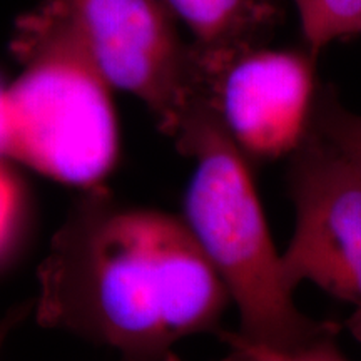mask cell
<instances>
[{
    "label": "cell",
    "mask_w": 361,
    "mask_h": 361,
    "mask_svg": "<svg viewBox=\"0 0 361 361\" xmlns=\"http://www.w3.org/2000/svg\"><path fill=\"white\" fill-rule=\"evenodd\" d=\"M37 322L121 361H183L188 336L221 333L229 295L183 218L85 189L39 268Z\"/></svg>",
    "instance_id": "6da1fadb"
},
{
    "label": "cell",
    "mask_w": 361,
    "mask_h": 361,
    "mask_svg": "<svg viewBox=\"0 0 361 361\" xmlns=\"http://www.w3.org/2000/svg\"><path fill=\"white\" fill-rule=\"evenodd\" d=\"M196 161L183 221L239 311V335L276 350H295L341 329L301 313L284 278L247 157L201 101L173 139Z\"/></svg>",
    "instance_id": "7a4b0ae2"
},
{
    "label": "cell",
    "mask_w": 361,
    "mask_h": 361,
    "mask_svg": "<svg viewBox=\"0 0 361 361\" xmlns=\"http://www.w3.org/2000/svg\"><path fill=\"white\" fill-rule=\"evenodd\" d=\"M13 52L24 72L6 90V156L61 183L99 186L119 156L112 87L64 0H49L20 22Z\"/></svg>",
    "instance_id": "3957f363"
},
{
    "label": "cell",
    "mask_w": 361,
    "mask_h": 361,
    "mask_svg": "<svg viewBox=\"0 0 361 361\" xmlns=\"http://www.w3.org/2000/svg\"><path fill=\"white\" fill-rule=\"evenodd\" d=\"M288 196L296 226L281 255L295 291L311 281L351 306L345 326L361 343V161L311 128L291 152Z\"/></svg>",
    "instance_id": "277c9868"
},
{
    "label": "cell",
    "mask_w": 361,
    "mask_h": 361,
    "mask_svg": "<svg viewBox=\"0 0 361 361\" xmlns=\"http://www.w3.org/2000/svg\"><path fill=\"white\" fill-rule=\"evenodd\" d=\"M96 69L137 97L174 139L201 102L194 45L184 44L166 0H64Z\"/></svg>",
    "instance_id": "5b68a950"
},
{
    "label": "cell",
    "mask_w": 361,
    "mask_h": 361,
    "mask_svg": "<svg viewBox=\"0 0 361 361\" xmlns=\"http://www.w3.org/2000/svg\"><path fill=\"white\" fill-rule=\"evenodd\" d=\"M201 99L243 154L278 159L308 133L316 99L314 57L300 51L251 49L245 42L194 44Z\"/></svg>",
    "instance_id": "8992f818"
},
{
    "label": "cell",
    "mask_w": 361,
    "mask_h": 361,
    "mask_svg": "<svg viewBox=\"0 0 361 361\" xmlns=\"http://www.w3.org/2000/svg\"><path fill=\"white\" fill-rule=\"evenodd\" d=\"M176 17L186 24L197 45L218 47L245 42L251 20L250 0H166Z\"/></svg>",
    "instance_id": "52a82bcc"
},
{
    "label": "cell",
    "mask_w": 361,
    "mask_h": 361,
    "mask_svg": "<svg viewBox=\"0 0 361 361\" xmlns=\"http://www.w3.org/2000/svg\"><path fill=\"white\" fill-rule=\"evenodd\" d=\"M295 6L314 59L335 40L361 35V0H295Z\"/></svg>",
    "instance_id": "ba28073f"
},
{
    "label": "cell",
    "mask_w": 361,
    "mask_h": 361,
    "mask_svg": "<svg viewBox=\"0 0 361 361\" xmlns=\"http://www.w3.org/2000/svg\"><path fill=\"white\" fill-rule=\"evenodd\" d=\"M338 333L340 329L326 333L295 350L269 348L233 331H221L219 336L228 346L223 361H348L338 346Z\"/></svg>",
    "instance_id": "9c48e42d"
},
{
    "label": "cell",
    "mask_w": 361,
    "mask_h": 361,
    "mask_svg": "<svg viewBox=\"0 0 361 361\" xmlns=\"http://www.w3.org/2000/svg\"><path fill=\"white\" fill-rule=\"evenodd\" d=\"M310 126L345 154L361 161V114L346 109L335 89L316 92Z\"/></svg>",
    "instance_id": "30bf717a"
},
{
    "label": "cell",
    "mask_w": 361,
    "mask_h": 361,
    "mask_svg": "<svg viewBox=\"0 0 361 361\" xmlns=\"http://www.w3.org/2000/svg\"><path fill=\"white\" fill-rule=\"evenodd\" d=\"M24 219V196L11 171L0 162V259L11 250Z\"/></svg>",
    "instance_id": "8fae6325"
},
{
    "label": "cell",
    "mask_w": 361,
    "mask_h": 361,
    "mask_svg": "<svg viewBox=\"0 0 361 361\" xmlns=\"http://www.w3.org/2000/svg\"><path fill=\"white\" fill-rule=\"evenodd\" d=\"M30 310V305L27 306H20V308H16L12 310L11 313H8L6 318L0 322V348H2V343L6 340V336L11 333L12 328H16L17 324L22 322V318H24L25 313H29Z\"/></svg>",
    "instance_id": "7c38bea8"
}]
</instances>
